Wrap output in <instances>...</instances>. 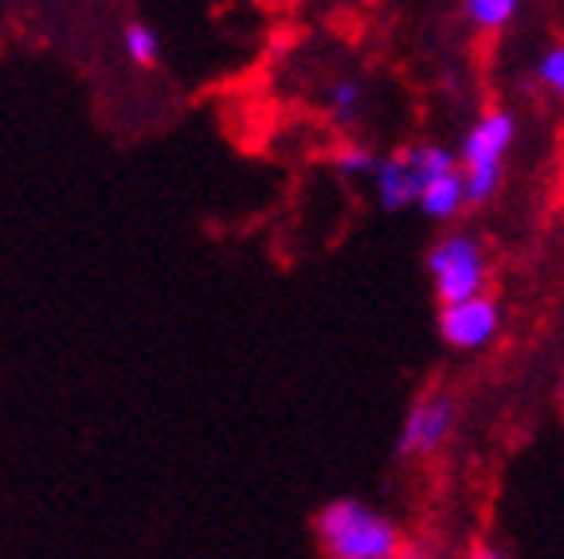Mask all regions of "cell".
Masks as SVG:
<instances>
[{"label": "cell", "mask_w": 564, "mask_h": 559, "mask_svg": "<svg viewBox=\"0 0 564 559\" xmlns=\"http://www.w3.org/2000/svg\"><path fill=\"white\" fill-rule=\"evenodd\" d=\"M314 536L317 548L334 559H397L412 551L404 544V533L388 516L372 513L352 497L329 501L314 516Z\"/></svg>", "instance_id": "cell-1"}, {"label": "cell", "mask_w": 564, "mask_h": 559, "mask_svg": "<svg viewBox=\"0 0 564 559\" xmlns=\"http://www.w3.org/2000/svg\"><path fill=\"white\" fill-rule=\"evenodd\" d=\"M427 274L440 302H458V297L482 294L490 266H486L482 243L470 231H447L427 251Z\"/></svg>", "instance_id": "cell-2"}, {"label": "cell", "mask_w": 564, "mask_h": 559, "mask_svg": "<svg viewBox=\"0 0 564 559\" xmlns=\"http://www.w3.org/2000/svg\"><path fill=\"white\" fill-rule=\"evenodd\" d=\"M458 407L447 392H427L408 407L404 427H400V454L404 458H427L451 442L455 435Z\"/></svg>", "instance_id": "cell-3"}, {"label": "cell", "mask_w": 564, "mask_h": 559, "mask_svg": "<svg viewBox=\"0 0 564 559\" xmlns=\"http://www.w3.org/2000/svg\"><path fill=\"white\" fill-rule=\"evenodd\" d=\"M502 329V309L494 297L482 294H470V297H458V302H443L440 309V337L458 352H478L498 337Z\"/></svg>", "instance_id": "cell-4"}, {"label": "cell", "mask_w": 564, "mask_h": 559, "mask_svg": "<svg viewBox=\"0 0 564 559\" xmlns=\"http://www.w3.org/2000/svg\"><path fill=\"white\" fill-rule=\"evenodd\" d=\"M513 133H518L513 130V114H506V110L482 114L463 138L458 168H502V157L513 145Z\"/></svg>", "instance_id": "cell-5"}, {"label": "cell", "mask_w": 564, "mask_h": 559, "mask_svg": "<svg viewBox=\"0 0 564 559\" xmlns=\"http://www.w3.org/2000/svg\"><path fill=\"white\" fill-rule=\"evenodd\" d=\"M369 180H372V193H377V204L384 211L415 208V196H420V176H415L412 153H408V149L380 157Z\"/></svg>", "instance_id": "cell-6"}, {"label": "cell", "mask_w": 564, "mask_h": 559, "mask_svg": "<svg viewBox=\"0 0 564 559\" xmlns=\"http://www.w3.org/2000/svg\"><path fill=\"white\" fill-rule=\"evenodd\" d=\"M415 204H420V211L427 219L451 223L458 211L467 208V196H463V173H458V165L447 168V173H440V176H432V180L423 184L420 196H415Z\"/></svg>", "instance_id": "cell-7"}, {"label": "cell", "mask_w": 564, "mask_h": 559, "mask_svg": "<svg viewBox=\"0 0 564 559\" xmlns=\"http://www.w3.org/2000/svg\"><path fill=\"white\" fill-rule=\"evenodd\" d=\"M122 55L130 67L153 70L161 63V35L145 20H126L122 24Z\"/></svg>", "instance_id": "cell-8"}, {"label": "cell", "mask_w": 564, "mask_h": 559, "mask_svg": "<svg viewBox=\"0 0 564 559\" xmlns=\"http://www.w3.org/2000/svg\"><path fill=\"white\" fill-rule=\"evenodd\" d=\"M361 106H365V87L357 79L329 83V90H326V114H329V122L352 125L357 118H361Z\"/></svg>", "instance_id": "cell-9"}, {"label": "cell", "mask_w": 564, "mask_h": 559, "mask_svg": "<svg viewBox=\"0 0 564 559\" xmlns=\"http://www.w3.org/2000/svg\"><path fill=\"white\" fill-rule=\"evenodd\" d=\"M377 161H380V153H372L369 145H361V141H345V145L334 149L329 165H334L345 180H369L372 168H377Z\"/></svg>", "instance_id": "cell-10"}, {"label": "cell", "mask_w": 564, "mask_h": 559, "mask_svg": "<svg viewBox=\"0 0 564 559\" xmlns=\"http://www.w3.org/2000/svg\"><path fill=\"white\" fill-rule=\"evenodd\" d=\"M521 0H467V17L475 28H482V32H498V28H506L513 17H518Z\"/></svg>", "instance_id": "cell-11"}, {"label": "cell", "mask_w": 564, "mask_h": 559, "mask_svg": "<svg viewBox=\"0 0 564 559\" xmlns=\"http://www.w3.org/2000/svg\"><path fill=\"white\" fill-rule=\"evenodd\" d=\"M538 79L553 90L556 98H564V44L561 47H549L538 63Z\"/></svg>", "instance_id": "cell-12"}, {"label": "cell", "mask_w": 564, "mask_h": 559, "mask_svg": "<svg viewBox=\"0 0 564 559\" xmlns=\"http://www.w3.org/2000/svg\"><path fill=\"white\" fill-rule=\"evenodd\" d=\"M561 407H564V368H561Z\"/></svg>", "instance_id": "cell-13"}]
</instances>
